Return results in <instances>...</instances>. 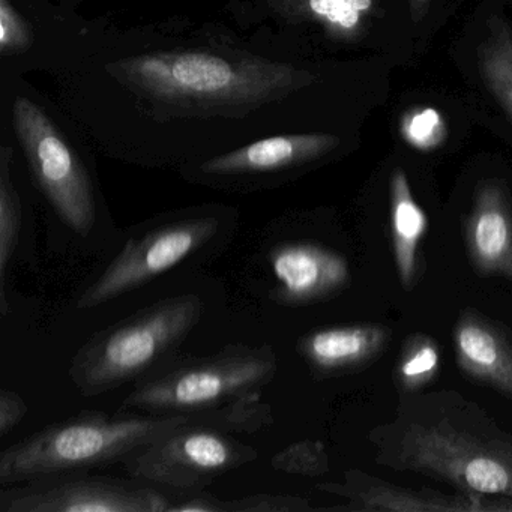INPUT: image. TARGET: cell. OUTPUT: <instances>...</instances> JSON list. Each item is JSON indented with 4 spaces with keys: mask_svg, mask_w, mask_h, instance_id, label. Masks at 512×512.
Returning a JSON list of instances; mask_svg holds the SVG:
<instances>
[{
    "mask_svg": "<svg viewBox=\"0 0 512 512\" xmlns=\"http://www.w3.org/2000/svg\"><path fill=\"white\" fill-rule=\"evenodd\" d=\"M230 512H308L310 502L305 497L289 494L256 493L229 500Z\"/></svg>",
    "mask_w": 512,
    "mask_h": 512,
    "instance_id": "cell-25",
    "label": "cell"
},
{
    "mask_svg": "<svg viewBox=\"0 0 512 512\" xmlns=\"http://www.w3.org/2000/svg\"><path fill=\"white\" fill-rule=\"evenodd\" d=\"M32 34L25 17L11 0H0V53L19 55L31 47Z\"/></svg>",
    "mask_w": 512,
    "mask_h": 512,
    "instance_id": "cell-24",
    "label": "cell"
},
{
    "mask_svg": "<svg viewBox=\"0 0 512 512\" xmlns=\"http://www.w3.org/2000/svg\"><path fill=\"white\" fill-rule=\"evenodd\" d=\"M389 223L398 278L404 289H413L419 274V244L427 233L428 218L413 197L403 169H395L389 179Z\"/></svg>",
    "mask_w": 512,
    "mask_h": 512,
    "instance_id": "cell-17",
    "label": "cell"
},
{
    "mask_svg": "<svg viewBox=\"0 0 512 512\" xmlns=\"http://www.w3.org/2000/svg\"><path fill=\"white\" fill-rule=\"evenodd\" d=\"M454 346L461 373L512 398V334L508 329L467 308L455 323Z\"/></svg>",
    "mask_w": 512,
    "mask_h": 512,
    "instance_id": "cell-14",
    "label": "cell"
},
{
    "mask_svg": "<svg viewBox=\"0 0 512 512\" xmlns=\"http://www.w3.org/2000/svg\"><path fill=\"white\" fill-rule=\"evenodd\" d=\"M13 125L41 193L59 220L88 238L98 224L97 190L79 155L34 101L17 97Z\"/></svg>",
    "mask_w": 512,
    "mask_h": 512,
    "instance_id": "cell-7",
    "label": "cell"
},
{
    "mask_svg": "<svg viewBox=\"0 0 512 512\" xmlns=\"http://www.w3.org/2000/svg\"><path fill=\"white\" fill-rule=\"evenodd\" d=\"M380 0H274L287 22L314 25L329 40L356 43L367 34Z\"/></svg>",
    "mask_w": 512,
    "mask_h": 512,
    "instance_id": "cell-16",
    "label": "cell"
},
{
    "mask_svg": "<svg viewBox=\"0 0 512 512\" xmlns=\"http://www.w3.org/2000/svg\"><path fill=\"white\" fill-rule=\"evenodd\" d=\"M431 4H433V0H409V13L412 22H421L430 11Z\"/></svg>",
    "mask_w": 512,
    "mask_h": 512,
    "instance_id": "cell-28",
    "label": "cell"
},
{
    "mask_svg": "<svg viewBox=\"0 0 512 512\" xmlns=\"http://www.w3.org/2000/svg\"><path fill=\"white\" fill-rule=\"evenodd\" d=\"M374 460L467 494L512 497V434L457 391L401 392L394 419L368 434Z\"/></svg>",
    "mask_w": 512,
    "mask_h": 512,
    "instance_id": "cell-1",
    "label": "cell"
},
{
    "mask_svg": "<svg viewBox=\"0 0 512 512\" xmlns=\"http://www.w3.org/2000/svg\"><path fill=\"white\" fill-rule=\"evenodd\" d=\"M401 136L412 148L433 151L445 140L446 125L434 109L410 110L401 119Z\"/></svg>",
    "mask_w": 512,
    "mask_h": 512,
    "instance_id": "cell-23",
    "label": "cell"
},
{
    "mask_svg": "<svg viewBox=\"0 0 512 512\" xmlns=\"http://www.w3.org/2000/svg\"><path fill=\"white\" fill-rule=\"evenodd\" d=\"M28 415V404L16 391H0V436H7Z\"/></svg>",
    "mask_w": 512,
    "mask_h": 512,
    "instance_id": "cell-27",
    "label": "cell"
},
{
    "mask_svg": "<svg viewBox=\"0 0 512 512\" xmlns=\"http://www.w3.org/2000/svg\"><path fill=\"white\" fill-rule=\"evenodd\" d=\"M464 242L479 275L512 281V200L500 182L484 181L476 188L464 218Z\"/></svg>",
    "mask_w": 512,
    "mask_h": 512,
    "instance_id": "cell-13",
    "label": "cell"
},
{
    "mask_svg": "<svg viewBox=\"0 0 512 512\" xmlns=\"http://www.w3.org/2000/svg\"><path fill=\"white\" fill-rule=\"evenodd\" d=\"M442 353L434 338L425 334H412L401 347L395 367L394 380L398 391L418 392L430 385L440 370Z\"/></svg>",
    "mask_w": 512,
    "mask_h": 512,
    "instance_id": "cell-21",
    "label": "cell"
},
{
    "mask_svg": "<svg viewBox=\"0 0 512 512\" xmlns=\"http://www.w3.org/2000/svg\"><path fill=\"white\" fill-rule=\"evenodd\" d=\"M317 490L346 499L338 511L368 512H512V497L490 494H448L430 488L400 487L368 475L347 470L341 482H322Z\"/></svg>",
    "mask_w": 512,
    "mask_h": 512,
    "instance_id": "cell-11",
    "label": "cell"
},
{
    "mask_svg": "<svg viewBox=\"0 0 512 512\" xmlns=\"http://www.w3.org/2000/svg\"><path fill=\"white\" fill-rule=\"evenodd\" d=\"M110 76L175 113L239 118L314 82L308 71L241 53L157 52L113 62Z\"/></svg>",
    "mask_w": 512,
    "mask_h": 512,
    "instance_id": "cell-2",
    "label": "cell"
},
{
    "mask_svg": "<svg viewBox=\"0 0 512 512\" xmlns=\"http://www.w3.org/2000/svg\"><path fill=\"white\" fill-rule=\"evenodd\" d=\"M271 466L289 475L317 478L329 472V457L319 440H299L271 458Z\"/></svg>",
    "mask_w": 512,
    "mask_h": 512,
    "instance_id": "cell-22",
    "label": "cell"
},
{
    "mask_svg": "<svg viewBox=\"0 0 512 512\" xmlns=\"http://www.w3.org/2000/svg\"><path fill=\"white\" fill-rule=\"evenodd\" d=\"M340 139L334 134H283L242 146L200 164L199 175L212 181H244L275 178L310 166L334 152Z\"/></svg>",
    "mask_w": 512,
    "mask_h": 512,
    "instance_id": "cell-12",
    "label": "cell"
},
{
    "mask_svg": "<svg viewBox=\"0 0 512 512\" xmlns=\"http://www.w3.org/2000/svg\"><path fill=\"white\" fill-rule=\"evenodd\" d=\"M167 503L166 491L148 482L86 470L29 479L0 490L2 512H166Z\"/></svg>",
    "mask_w": 512,
    "mask_h": 512,
    "instance_id": "cell-9",
    "label": "cell"
},
{
    "mask_svg": "<svg viewBox=\"0 0 512 512\" xmlns=\"http://www.w3.org/2000/svg\"><path fill=\"white\" fill-rule=\"evenodd\" d=\"M256 460V449L232 433L188 422L143 446L122 464L131 478L176 493L202 490Z\"/></svg>",
    "mask_w": 512,
    "mask_h": 512,
    "instance_id": "cell-8",
    "label": "cell"
},
{
    "mask_svg": "<svg viewBox=\"0 0 512 512\" xmlns=\"http://www.w3.org/2000/svg\"><path fill=\"white\" fill-rule=\"evenodd\" d=\"M188 422V415L83 410L8 446L0 455V485L122 464L143 446Z\"/></svg>",
    "mask_w": 512,
    "mask_h": 512,
    "instance_id": "cell-3",
    "label": "cell"
},
{
    "mask_svg": "<svg viewBox=\"0 0 512 512\" xmlns=\"http://www.w3.org/2000/svg\"><path fill=\"white\" fill-rule=\"evenodd\" d=\"M233 227L232 212L215 206L163 215L134 227L115 259L83 290L77 307H100L184 263L205 259L229 239Z\"/></svg>",
    "mask_w": 512,
    "mask_h": 512,
    "instance_id": "cell-6",
    "label": "cell"
},
{
    "mask_svg": "<svg viewBox=\"0 0 512 512\" xmlns=\"http://www.w3.org/2000/svg\"><path fill=\"white\" fill-rule=\"evenodd\" d=\"M191 424L217 428L226 433H257L274 422L271 406L263 401L262 391L248 392L230 403L188 415Z\"/></svg>",
    "mask_w": 512,
    "mask_h": 512,
    "instance_id": "cell-20",
    "label": "cell"
},
{
    "mask_svg": "<svg viewBox=\"0 0 512 512\" xmlns=\"http://www.w3.org/2000/svg\"><path fill=\"white\" fill-rule=\"evenodd\" d=\"M278 358L268 344H233L196 358H172L134 383L118 413L191 415L262 391L274 380Z\"/></svg>",
    "mask_w": 512,
    "mask_h": 512,
    "instance_id": "cell-5",
    "label": "cell"
},
{
    "mask_svg": "<svg viewBox=\"0 0 512 512\" xmlns=\"http://www.w3.org/2000/svg\"><path fill=\"white\" fill-rule=\"evenodd\" d=\"M391 338L392 332L382 325L334 326L302 335L296 352L316 379H326L370 364Z\"/></svg>",
    "mask_w": 512,
    "mask_h": 512,
    "instance_id": "cell-15",
    "label": "cell"
},
{
    "mask_svg": "<svg viewBox=\"0 0 512 512\" xmlns=\"http://www.w3.org/2000/svg\"><path fill=\"white\" fill-rule=\"evenodd\" d=\"M202 314V299L187 293L161 299L97 332L71 362L74 386L83 397H97L139 382L175 358Z\"/></svg>",
    "mask_w": 512,
    "mask_h": 512,
    "instance_id": "cell-4",
    "label": "cell"
},
{
    "mask_svg": "<svg viewBox=\"0 0 512 512\" xmlns=\"http://www.w3.org/2000/svg\"><path fill=\"white\" fill-rule=\"evenodd\" d=\"M272 277L269 298L284 307H307L328 301L350 284L346 257L308 239H280L266 250Z\"/></svg>",
    "mask_w": 512,
    "mask_h": 512,
    "instance_id": "cell-10",
    "label": "cell"
},
{
    "mask_svg": "<svg viewBox=\"0 0 512 512\" xmlns=\"http://www.w3.org/2000/svg\"><path fill=\"white\" fill-rule=\"evenodd\" d=\"M478 65L485 88L512 119V28L491 17L487 35L478 49Z\"/></svg>",
    "mask_w": 512,
    "mask_h": 512,
    "instance_id": "cell-18",
    "label": "cell"
},
{
    "mask_svg": "<svg viewBox=\"0 0 512 512\" xmlns=\"http://www.w3.org/2000/svg\"><path fill=\"white\" fill-rule=\"evenodd\" d=\"M166 493L169 497L166 512H230L229 500L214 496L206 488Z\"/></svg>",
    "mask_w": 512,
    "mask_h": 512,
    "instance_id": "cell-26",
    "label": "cell"
},
{
    "mask_svg": "<svg viewBox=\"0 0 512 512\" xmlns=\"http://www.w3.org/2000/svg\"><path fill=\"white\" fill-rule=\"evenodd\" d=\"M13 151L8 146L0 152V313L7 316V274L13 265L23 230V205L11 173Z\"/></svg>",
    "mask_w": 512,
    "mask_h": 512,
    "instance_id": "cell-19",
    "label": "cell"
}]
</instances>
